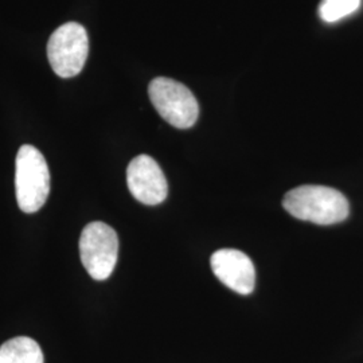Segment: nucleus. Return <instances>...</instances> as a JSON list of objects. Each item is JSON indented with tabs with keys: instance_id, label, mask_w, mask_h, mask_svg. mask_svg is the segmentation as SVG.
I'll return each mask as SVG.
<instances>
[{
	"instance_id": "1",
	"label": "nucleus",
	"mask_w": 363,
	"mask_h": 363,
	"mask_svg": "<svg viewBox=\"0 0 363 363\" xmlns=\"http://www.w3.org/2000/svg\"><path fill=\"white\" fill-rule=\"evenodd\" d=\"M286 211L298 218L316 225H335L350 213L346 196L333 187L306 184L286 193L283 199Z\"/></svg>"
},
{
	"instance_id": "2",
	"label": "nucleus",
	"mask_w": 363,
	"mask_h": 363,
	"mask_svg": "<svg viewBox=\"0 0 363 363\" xmlns=\"http://www.w3.org/2000/svg\"><path fill=\"white\" fill-rule=\"evenodd\" d=\"M18 206L27 214L43 208L50 194V171L45 156L33 145H22L15 162Z\"/></svg>"
},
{
	"instance_id": "3",
	"label": "nucleus",
	"mask_w": 363,
	"mask_h": 363,
	"mask_svg": "<svg viewBox=\"0 0 363 363\" xmlns=\"http://www.w3.org/2000/svg\"><path fill=\"white\" fill-rule=\"evenodd\" d=\"M148 94L157 113L178 130L191 128L199 116V106L191 91L167 77L151 81Z\"/></svg>"
},
{
	"instance_id": "4",
	"label": "nucleus",
	"mask_w": 363,
	"mask_h": 363,
	"mask_svg": "<svg viewBox=\"0 0 363 363\" xmlns=\"http://www.w3.org/2000/svg\"><path fill=\"white\" fill-rule=\"evenodd\" d=\"M79 257L91 279L106 280L116 267L118 257L117 233L104 222L86 225L79 237Z\"/></svg>"
},
{
	"instance_id": "5",
	"label": "nucleus",
	"mask_w": 363,
	"mask_h": 363,
	"mask_svg": "<svg viewBox=\"0 0 363 363\" xmlns=\"http://www.w3.org/2000/svg\"><path fill=\"white\" fill-rule=\"evenodd\" d=\"M89 52L85 27L67 22L58 27L48 42V58L54 73L62 78L76 77L84 69Z\"/></svg>"
},
{
	"instance_id": "6",
	"label": "nucleus",
	"mask_w": 363,
	"mask_h": 363,
	"mask_svg": "<svg viewBox=\"0 0 363 363\" xmlns=\"http://www.w3.org/2000/svg\"><path fill=\"white\" fill-rule=\"evenodd\" d=\"M127 183L130 194L143 205L155 206L167 198V179L151 156L139 155L130 160Z\"/></svg>"
},
{
	"instance_id": "7",
	"label": "nucleus",
	"mask_w": 363,
	"mask_h": 363,
	"mask_svg": "<svg viewBox=\"0 0 363 363\" xmlns=\"http://www.w3.org/2000/svg\"><path fill=\"white\" fill-rule=\"evenodd\" d=\"M211 269L226 286L240 295H249L256 284V269L252 259L237 249H220L211 259Z\"/></svg>"
},
{
	"instance_id": "8",
	"label": "nucleus",
	"mask_w": 363,
	"mask_h": 363,
	"mask_svg": "<svg viewBox=\"0 0 363 363\" xmlns=\"http://www.w3.org/2000/svg\"><path fill=\"white\" fill-rule=\"evenodd\" d=\"M0 363H45V358L34 339L16 337L0 346Z\"/></svg>"
},
{
	"instance_id": "9",
	"label": "nucleus",
	"mask_w": 363,
	"mask_h": 363,
	"mask_svg": "<svg viewBox=\"0 0 363 363\" xmlns=\"http://www.w3.org/2000/svg\"><path fill=\"white\" fill-rule=\"evenodd\" d=\"M362 0H322L319 16L327 23H335L357 13Z\"/></svg>"
}]
</instances>
